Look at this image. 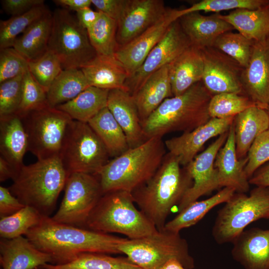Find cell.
Masks as SVG:
<instances>
[{
	"label": "cell",
	"instance_id": "5",
	"mask_svg": "<svg viewBox=\"0 0 269 269\" xmlns=\"http://www.w3.org/2000/svg\"><path fill=\"white\" fill-rule=\"evenodd\" d=\"M68 176L59 156L38 159L34 163L23 165L8 188L24 206L50 217Z\"/></svg>",
	"mask_w": 269,
	"mask_h": 269
},
{
	"label": "cell",
	"instance_id": "6",
	"mask_svg": "<svg viewBox=\"0 0 269 269\" xmlns=\"http://www.w3.org/2000/svg\"><path fill=\"white\" fill-rule=\"evenodd\" d=\"M132 193L115 190L104 193L93 209L85 229L123 234L129 239L150 235L158 230L134 205Z\"/></svg>",
	"mask_w": 269,
	"mask_h": 269
},
{
	"label": "cell",
	"instance_id": "19",
	"mask_svg": "<svg viewBox=\"0 0 269 269\" xmlns=\"http://www.w3.org/2000/svg\"><path fill=\"white\" fill-rule=\"evenodd\" d=\"M234 117L211 118L191 131L166 140L165 147L168 152L178 158L180 165L185 167L193 160L210 139L229 131Z\"/></svg>",
	"mask_w": 269,
	"mask_h": 269
},
{
	"label": "cell",
	"instance_id": "37",
	"mask_svg": "<svg viewBox=\"0 0 269 269\" xmlns=\"http://www.w3.org/2000/svg\"><path fill=\"white\" fill-rule=\"evenodd\" d=\"M100 12L97 20L87 30L89 40L97 55L114 56L118 47L117 21Z\"/></svg>",
	"mask_w": 269,
	"mask_h": 269
},
{
	"label": "cell",
	"instance_id": "11",
	"mask_svg": "<svg viewBox=\"0 0 269 269\" xmlns=\"http://www.w3.org/2000/svg\"><path fill=\"white\" fill-rule=\"evenodd\" d=\"M28 137V151L38 159L59 156L72 119L49 106L20 117Z\"/></svg>",
	"mask_w": 269,
	"mask_h": 269
},
{
	"label": "cell",
	"instance_id": "36",
	"mask_svg": "<svg viewBox=\"0 0 269 269\" xmlns=\"http://www.w3.org/2000/svg\"><path fill=\"white\" fill-rule=\"evenodd\" d=\"M49 269H142L127 257H115L107 254L86 253L64 265L46 264Z\"/></svg>",
	"mask_w": 269,
	"mask_h": 269
},
{
	"label": "cell",
	"instance_id": "39",
	"mask_svg": "<svg viewBox=\"0 0 269 269\" xmlns=\"http://www.w3.org/2000/svg\"><path fill=\"white\" fill-rule=\"evenodd\" d=\"M42 217L34 208L25 206L12 215L0 218L1 238L13 239L25 235L40 223Z\"/></svg>",
	"mask_w": 269,
	"mask_h": 269
},
{
	"label": "cell",
	"instance_id": "12",
	"mask_svg": "<svg viewBox=\"0 0 269 269\" xmlns=\"http://www.w3.org/2000/svg\"><path fill=\"white\" fill-rule=\"evenodd\" d=\"M60 207L54 221L85 228L91 212L104 194L97 175L75 172L69 174Z\"/></svg>",
	"mask_w": 269,
	"mask_h": 269
},
{
	"label": "cell",
	"instance_id": "54",
	"mask_svg": "<svg viewBox=\"0 0 269 269\" xmlns=\"http://www.w3.org/2000/svg\"><path fill=\"white\" fill-rule=\"evenodd\" d=\"M16 171L3 157L0 156V181L3 182L8 179L14 178Z\"/></svg>",
	"mask_w": 269,
	"mask_h": 269
},
{
	"label": "cell",
	"instance_id": "50",
	"mask_svg": "<svg viewBox=\"0 0 269 269\" xmlns=\"http://www.w3.org/2000/svg\"><path fill=\"white\" fill-rule=\"evenodd\" d=\"M98 11L109 16L117 21L122 12L125 0H91Z\"/></svg>",
	"mask_w": 269,
	"mask_h": 269
},
{
	"label": "cell",
	"instance_id": "41",
	"mask_svg": "<svg viewBox=\"0 0 269 269\" xmlns=\"http://www.w3.org/2000/svg\"><path fill=\"white\" fill-rule=\"evenodd\" d=\"M254 42L240 33L231 31L220 35L215 41L213 47L226 54L245 68L250 61Z\"/></svg>",
	"mask_w": 269,
	"mask_h": 269
},
{
	"label": "cell",
	"instance_id": "27",
	"mask_svg": "<svg viewBox=\"0 0 269 269\" xmlns=\"http://www.w3.org/2000/svg\"><path fill=\"white\" fill-rule=\"evenodd\" d=\"M142 124L167 98L173 97L169 64L149 76L133 96Z\"/></svg>",
	"mask_w": 269,
	"mask_h": 269
},
{
	"label": "cell",
	"instance_id": "17",
	"mask_svg": "<svg viewBox=\"0 0 269 269\" xmlns=\"http://www.w3.org/2000/svg\"><path fill=\"white\" fill-rule=\"evenodd\" d=\"M177 19V9L167 8L164 15L152 26L127 44L118 46L114 56L123 64L129 77L139 68L170 25Z\"/></svg>",
	"mask_w": 269,
	"mask_h": 269
},
{
	"label": "cell",
	"instance_id": "42",
	"mask_svg": "<svg viewBox=\"0 0 269 269\" xmlns=\"http://www.w3.org/2000/svg\"><path fill=\"white\" fill-rule=\"evenodd\" d=\"M269 4V0H202L184 9H178V17L193 12H215L238 8L256 9Z\"/></svg>",
	"mask_w": 269,
	"mask_h": 269
},
{
	"label": "cell",
	"instance_id": "20",
	"mask_svg": "<svg viewBox=\"0 0 269 269\" xmlns=\"http://www.w3.org/2000/svg\"><path fill=\"white\" fill-rule=\"evenodd\" d=\"M247 156L239 159L237 155L233 122L227 140L219 150L214 162L221 187H231L236 192L246 193L250 190L249 179L245 172Z\"/></svg>",
	"mask_w": 269,
	"mask_h": 269
},
{
	"label": "cell",
	"instance_id": "25",
	"mask_svg": "<svg viewBox=\"0 0 269 269\" xmlns=\"http://www.w3.org/2000/svg\"><path fill=\"white\" fill-rule=\"evenodd\" d=\"M28 151V137L21 118L17 114L0 117V156L16 171L24 165L23 156Z\"/></svg>",
	"mask_w": 269,
	"mask_h": 269
},
{
	"label": "cell",
	"instance_id": "35",
	"mask_svg": "<svg viewBox=\"0 0 269 269\" xmlns=\"http://www.w3.org/2000/svg\"><path fill=\"white\" fill-rule=\"evenodd\" d=\"M89 86L81 69H63L46 92L48 105L55 108L67 102Z\"/></svg>",
	"mask_w": 269,
	"mask_h": 269
},
{
	"label": "cell",
	"instance_id": "8",
	"mask_svg": "<svg viewBox=\"0 0 269 269\" xmlns=\"http://www.w3.org/2000/svg\"><path fill=\"white\" fill-rule=\"evenodd\" d=\"M269 219V187L256 186L249 195L235 192L218 212L212 234L218 244L232 243L250 224Z\"/></svg>",
	"mask_w": 269,
	"mask_h": 269
},
{
	"label": "cell",
	"instance_id": "9",
	"mask_svg": "<svg viewBox=\"0 0 269 269\" xmlns=\"http://www.w3.org/2000/svg\"><path fill=\"white\" fill-rule=\"evenodd\" d=\"M59 156L69 174L79 172L97 175L110 157L89 125L74 120L68 127Z\"/></svg>",
	"mask_w": 269,
	"mask_h": 269
},
{
	"label": "cell",
	"instance_id": "56",
	"mask_svg": "<svg viewBox=\"0 0 269 269\" xmlns=\"http://www.w3.org/2000/svg\"><path fill=\"white\" fill-rule=\"evenodd\" d=\"M34 269H49L48 268H47L46 267H44L43 265L38 267Z\"/></svg>",
	"mask_w": 269,
	"mask_h": 269
},
{
	"label": "cell",
	"instance_id": "23",
	"mask_svg": "<svg viewBox=\"0 0 269 269\" xmlns=\"http://www.w3.org/2000/svg\"><path fill=\"white\" fill-rule=\"evenodd\" d=\"M178 20L191 45L199 49L213 47L220 35L234 29L218 13L207 16L193 12L181 16Z\"/></svg>",
	"mask_w": 269,
	"mask_h": 269
},
{
	"label": "cell",
	"instance_id": "38",
	"mask_svg": "<svg viewBox=\"0 0 269 269\" xmlns=\"http://www.w3.org/2000/svg\"><path fill=\"white\" fill-rule=\"evenodd\" d=\"M49 11L43 4L21 15L0 20V49L13 47L19 34L23 33L31 24Z\"/></svg>",
	"mask_w": 269,
	"mask_h": 269
},
{
	"label": "cell",
	"instance_id": "51",
	"mask_svg": "<svg viewBox=\"0 0 269 269\" xmlns=\"http://www.w3.org/2000/svg\"><path fill=\"white\" fill-rule=\"evenodd\" d=\"M99 11H94L90 7L76 11V18L80 24L87 30L96 22L100 15Z\"/></svg>",
	"mask_w": 269,
	"mask_h": 269
},
{
	"label": "cell",
	"instance_id": "40",
	"mask_svg": "<svg viewBox=\"0 0 269 269\" xmlns=\"http://www.w3.org/2000/svg\"><path fill=\"white\" fill-rule=\"evenodd\" d=\"M253 106H257L245 95L221 93L212 97L208 112L211 118L225 119L234 117Z\"/></svg>",
	"mask_w": 269,
	"mask_h": 269
},
{
	"label": "cell",
	"instance_id": "28",
	"mask_svg": "<svg viewBox=\"0 0 269 269\" xmlns=\"http://www.w3.org/2000/svg\"><path fill=\"white\" fill-rule=\"evenodd\" d=\"M90 86L127 91L125 83L128 73L115 56L97 55L92 60L81 68Z\"/></svg>",
	"mask_w": 269,
	"mask_h": 269
},
{
	"label": "cell",
	"instance_id": "24",
	"mask_svg": "<svg viewBox=\"0 0 269 269\" xmlns=\"http://www.w3.org/2000/svg\"><path fill=\"white\" fill-rule=\"evenodd\" d=\"M0 264L2 269H34L46 264H52V260L22 236L0 239Z\"/></svg>",
	"mask_w": 269,
	"mask_h": 269
},
{
	"label": "cell",
	"instance_id": "14",
	"mask_svg": "<svg viewBox=\"0 0 269 269\" xmlns=\"http://www.w3.org/2000/svg\"><path fill=\"white\" fill-rule=\"evenodd\" d=\"M204 62L202 82L213 96L233 93L243 94L244 68L230 57L213 47L200 49Z\"/></svg>",
	"mask_w": 269,
	"mask_h": 269
},
{
	"label": "cell",
	"instance_id": "2",
	"mask_svg": "<svg viewBox=\"0 0 269 269\" xmlns=\"http://www.w3.org/2000/svg\"><path fill=\"white\" fill-rule=\"evenodd\" d=\"M193 182L185 167L168 152L151 178L132 193L140 210L161 231L172 209L178 206Z\"/></svg>",
	"mask_w": 269,
	"mask_h": 269
},
{
	"label": "cell",
	"instance_id": "7",
	"mask_svg": "<svg viewBox=\"0 0 269 269\" xmlns=\"http://www.w3.org/2000/svg\"><path fill=\"white\" fill-rule=\"evenodd\" d=\"M119 250L142 269H157L172 259L179 261L186 269L195 267L187 241L179 233L164 229L137 239L127 238Z\"/></svg>",
	"mask_w": 269,
	"mask_h": 269
},
{
	"label": "cell",
	"instance_id": "33",
	"mask_svg": "<svg viewBox=\"0 0 269 269\" xmlns=\"http://www.w3.org/2000/svg\"><path fill=\"white\" fill-rule=\"evenodd\" d=\"M235 192L232 188L223 187L208 199L193 202L166 222L163 229L179 233L181 230L195 225L215 206L227 202Z\"/></svg>",
	"mask_w": 269,
	"mask_h": 269
},
{
	"label": "cell",
	"instance_id": "21",
	"mask_svg": "<svg viewBox=\"0 0 269 269\" xmlns=\"http://www.w3.org/2000/svg\"><path fill=\"white\" fill-rule=\"evenodd\" d=\"M232 244V256L245 269H269V229L244 230Z\"/></svg>",
	"mask_w": 269,
	"mask_h": 269
},
{
	"label": "cell",
	"instance_id": "26",
	"mask_svg": "<svg viewBox=\"0 0 269 269\" xmlns=\"http://www.w3.org/2000/svg\"><path fill=\"white\" fill-rule=\"evenodd\" d=\"M203 71L201 50L191 45L169 64L173 96L181 95L202 81Z\"/></svg>",
	"mask_w": 269,
	"mask_h": 269
},
{
	"label": "cell",
	"instance_id": "43",
	"mask_svg": "<svg viewBox=\"0 0 269 269\" xmlns=\"http://www.w3.org/2000/svg\"><path fill=\"white\" fill-rule=\"evenodd\" d=\"M28 69L34 79L47 92L63 69L58 57L48 49L38 58L29 61Z\"/></svg>",
	"mask_w": 269,
	"mask_h": 269
},
{
	"label": "cell",
	"instance_id": "34",
	"mask_svg": "<svg viewBox=\"0 0 269 269\" xmlns=\"http://www.w3.org/2000/svg\"><path fill=\"white\" fill-rule=\"evenodd\" d=\"M88 124L105 145L110 157H116L130 148L124 131L107 107Z\"/></svg>",
	"mask_w": 269,
	"mask_h": 269
},
{
	"label": "cell",
	"instance_id": "18",
	"mask_svg": "<svg viewBox=\"0 0 269 269\" xmlns=\"http://www.w3.org/2000/svg\"><path fill=\"white\" fill-rule=\"evenodd\" d=\"M242 84L244 95L258 107L267 109L269 104V35L254 41Z\"/></svg>",
	"mask_w": 269,
	"mask_h": 269
},
{
	"label": "cell",
	"instance_id": "46",
	"mask_svg": "<svg viewBox=\"0 0 269 269\" xmlns=\"http://www.w3.org/2000/svg\"><path fill=\"white\" fill-rule=\"evenodd\" d=\"M29 61L13 47L0 50V83L24 73Z\"/></svg>",
	"mask_w": 269,
	"mask_h": 269
},
{
	"label": "cell",
	"instance_id": "55",
	"mask_svg": "<svg viewBox=\"0 0 269 269\" xmlns=\"http://www.w3.org/2000/svg\"><path fill=\"white\" fill-rule=\"evenodd\" d=\"M157 269H186L179 261L172 259Z\"/></svg>",
	"mask_w": 269,
	"mask_h": 269
},
{
	"label": "cell",
	"instance_id": "31",
	"mask_svg": "<svg viewBox=\"0 0 269 269\" xmlns=\"http://www.w3.org/2000/svg\"><path fill=\"white\" fill-rule=\"evenodd\" d=\"M53 15L49 11L17 38L13 47L28 61L38 58L48 50Z\"/></svg>",
	"mask_w": 269,
	"mask_h": 269
},
{
	"label": "cell",
	"instance_id": "32",
	"mask_svg": "<svg viewBox=\"0 0 269 269\" xmlns=\"http://www.w3.org/2000/svg\"><path fill=\"white\" fill-rule=\"evenodd\" d=\"M109 90L89 86L73 99L56 108L72 120L88 123L107 107Z\"/></svg>",
	"mask_w": 269,
	"mask_h": 269
},
{
	"label": "cell",
	"instance_id": "44",
	"mask_svg": "<svg viewBox=\"0 0 269 269\" xmlns=\"http://www.w3.org/2000/svg\"><path fill=\"white\" fill-rule=\"evenodd\" d=\"M48 106L46 92L34 79L28 69L23 75L21 100L16 114L21 117L30 112Z\"/></svg>",
	"mask_w": 269,
	"mask_h": 269
},
{
	"label": "cell",
	"instance_id": "3",
	"mask_svg": "<svg viewBox=\"0 0 269 269\" xmlns=\"http://www.w3.org/2000/svg\"><path fill=\"white\" fill-rule=\"evenodd\" d=\"M166 149L162 137H152L110 160L97 175L103 193L132 192L145 183L162 163Z\"/></svg>",
	"mask_w": 269,
	"mask_h": 269
},
{
	"label": "cell",
	"instance_id": "57",
	"mask_svg": "<svg viewBox=\"0 0 269 269\" xmlns=\"http://www.w3.org/2000/svg\"><path fill=\"white\" fill-rule=\"evenodd\" d=\"M266 110H267V111L268 112V115L269 116V105H268V107L267 108Z\"/></svg>",
	"mask_w": 269,
	"mask_h": 269
},
{
	"label": "cell",
	"instance_id": "53",
	"mask_svg": "<svg viewBox=\"0 0 269 269\" xmlns=\"http://www.w3.org/2000/svg\"><path fill=\"white\" fill-rule=\"evenodd\" d=\"M55 3L66 9L76 12L85 7H89L92 3L91 0H55Z\"/></svg>",
	"mask_w": 269,
	"mask_h": 269
},
{
	"label": "cell",
	"instance_id": "47",
	"mask_svg": "<svg viewBox=\"0 0 269 269\" xmlns=\"http://www.w3.org/2000/svg\"><path fill=\"white\" fill-rule=\"evenodd\" d=\"M247 157L245 172L249 180L258 169L269 161V129L256 138L248 151Z\"/></svg>",
	"mask_w": 269,
	"mask_h": 269
},
{
	"label": "cell",
	"instance_id": "10",
	"mask_svg": "<svg viewBox=\"0 0 269 269\" xmlns=\"http://www.w3.org/2000/svg\"><path fill=\"white\" fill-rule=\"evenodd\" d=\"M52 15L48 49L58 57L63 69H81L97 55L87 30L65 8L55 9Z\"/></svg>",
	"mask_w": 269,
	"mask_h": 269
},
{
	"label": "cell",
	"instance_id": "4",
	"mask_svg": "<svg viewBox=\"0 0 269 269\" xmlns=\"http://www.w3.org/2000/svg\"><path fill=\"white\" fill-rule=\"evenodd\" d=\"M212 96L200 81L182 94L166 99L141 124L145 137L188 132L204 124L211 119L208 105Z\"/></svg>",
	"mask_w": 269,
	"mask_h": 269
},
{
	"label": "cell",
	"instance_id": "22",
	"mask_svg": "<svg viewBox=\"0 0 269 269\" xmlns=\"http://www.w3.org/2000/svg\"><path fill=\"white\" fill-rule=\"evenodd\" d=\"M107 108L124 131L130 146H137L147 139L144 136L134 97L123 89L109 91Z\"/></svg>",
	"mask_w": 269,
	"mask_h": 269
},
{
	"label": "cell",
	"instance_id": "48",
	"mask_svg": "<svg viewBox=\"0 0 269 269\" xmlns=\"http://www.w3.org/2000/svg\"><path fill=\"white\" fill-rule=\"evenodd\" d=\"M24 206L9 191L8 188L0 186V218L11 215Z\"/></svg>",
	"mask_w": 269,
	"mask_h": 269
},
{
	"label": "cell",
	"instance_id": "45",
	"mask_svg": "<svg viewBox=\"0 0 269 269\" xmlns=\"http://www.w3.org/2000/svg\"><path fill=\"white\" fill-rule=\"evenodd\" d=\"M24 73L0 83V117L17 113L21 100Z\"/></svg>",
	"mask_w": 269,
	"mask_h": 269
},
{
	"label": "cell",
	"instance_id": "49",
	"mask_svg": "<svg viewBox=\"0 0 269 269\" xmlns=\"http://www.w3.org/2000/svg\"><path fill=\"white\" fill-rule=\"evenodd\" d=\"M43 0H3L2 6L4 11L11 16L23 14L33 8L43 4Z\"/></svg>",
	"mask_w": 269,
	"mask_h": 269
},
{
	"label": "cell",
	"instance_id": "15",
	"mask_svg": "<svg viewBox=\"0 0 269 269\" xmlns=\"http://www.w3.org/2000/svg\"><path fill=\"white\" fill-rule=\"evenodd\" d=\"M228 133L229 131L220 135L205 150L197 154L185 166L193 182L178 205V212L200 197L220 188L214 162L219 150L227 140Z\"/></svg>",
	"mask_w": 269,
	"mask_h": 269
},
{
	"label": "cell",
	"instance_id": "30",
	"mask_svg": "<svg viewBox=\"0 0 269 269\" xmlns=\"http://www.w3.org/2000/svg\"><path fill=\"white\" fill-rule=\"evenodd\" d=\"M219 17L249 39L260 41L269 35V4L256 9L238 8Z\"/></svg>",
	"mask_w": 269,
	"mask_h": 269
},
{
	"label": "cell",
	"instance_id": "1",
	"mask_svg": "<svg viewBox=\"0 0 269 269\" xmlns=\"http://www.w3.org/2000/svg\"><path fill=\"white\" fill-rule=\"evenodd\" d=\"M25 237L39 250L50 255L53 265H64L86 253L121 254L127 238L57 222L43 216Z\"/></svg>",
	"mask_w": 269,
	"mask_h": 269
},
{
	"label": "cell",
	"instance_id": "13",
	"mask_svg": "<svg viewBox=\"0 0 269 269\" xmlns=\"http://www.w3.org/2000/svg\"><path fill=\"white\" fill-rule=\"evenodd\" d=\"M190 46L178 19L174 21L141 65L127 79L125 83L127 91L134 96L149 76L169 64Z\"/></svg>",
	"mask_w": 269,
	"mask_h": 269
},
{
	"label": "cell",
	"instance_id": "29",
	"mask_svg": "<svg viewBox=\"0 0 269 269\" xmlns=\"http://www.w3.org/2000/svg\"><path fill=\"white\" fill-rule=\"evenodd\" d=\"M233 125L237 155L242 159L247 156L256 138L269 129V116L266 109L253 106L236 115Z\"/></svg>",
	"mask_w": 269,
	"mask_h": 269
},
{
	"label": "cell",
	"instance_id": "52",
	"mask_svg": "<svg viewBox=\"0 0 269 269\" xmlns=\"http://www.w3.org/2000/svg\"><path fill=\"white\" fill-rule=\"evenodd\" d=\"M249 182L256 186L269 187V162L258 169Z\"/></svg>",
	"mask_w": 269,
	"mask_h": 269
},
{
	"label": "cell",
	"instance_id": "16",
	"mask_svg": "<svg viewBox=\"0 0 269 269\" xmlns=\"http://www.w3.org/2000/svg\"><path fill=\"white\" fill-rule=\"evenodd\" d=\"M167 8L162 0H125L117 21L118 46L127 44L152 26Z\"/></svg>",
	"mask_w": 269,
	"mask_h": 269
}]
</instances>
